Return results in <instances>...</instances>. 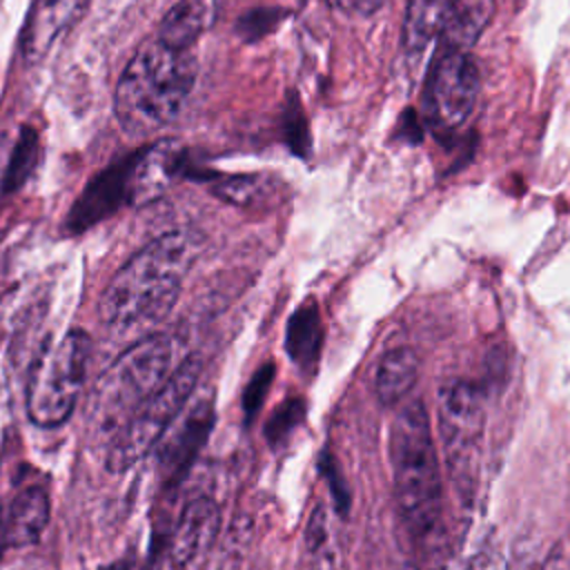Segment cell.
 I'll use <instances>...</instances> for the list:
<instances>
[{
  "instance_id": "21",
  "label": "cell",
  "mask_w": 570,
  "mask_h": 570,
  "mask_svg": "<svg viewBox=\"0 0 570 570\" xmlns=\"http://www.w3.org/2000/svg\"><path fill=\"white\" fill-rule=\"evenodd\" d=\"M303 416H305V401L298 396L285 399L265 423V439L269 441V445L276 448L285 443V439L301 425Z\"/></svg>"
},
{
  "instance_id": "17",
  "label": "cell",
  "mask_w": 570,
  "mask_h": 570,
  "mask_svg": "<svg viewBox=\"0 0 570 570\" xmlns=\"http://www.w3.org/2000/svg\"><path fill=\"white\" fill-rule=\"evenodd\" d=\"M497 0H450L443 24L448 51H468L492 20Z\"/></svg>"
},
{
  "instance_id": "7",
  "label": "cell",
  "mask_w": 570,
  "mask_h": 570,
  "mask_svg": "<svg viewBox=\"0 0 570 570\" xmlns=\"http://www.w3.org/2000/svg\"><path fill=\"white\" fill-rule=\"evenodd\" d=\"M483 403L476 385L452 379L439 390V432L450 481L470 503L479 485L481 441H483Z\"/></svg>"
},
{
  "instance_id": "22",
  "label": "cell",
  "mask_w": 570,
  "mask_h": 570,
  "mask_svg": "<svg viewBox=\"0 0 570 570\" xmlns=\"http://www.w3.org/2000/svg\"><path fill=\"white\" fill-rule=\"evenodd\" d=\"M272 381H274V365L272 363H265L261 365L254 376L249 379V383L245 385L243 390V399H240V407H243V416H245V423L249 425L254 421V416L258 414V410L263 407L265 403V396L272 387Z\"/></svg>"
},
{
  "instance_id": "11",
  "label": "cell",
  "mask_w": 570,
  "mask_h": 570,
  "mask_svg": "<svg viewBox=\"0 0 570 570\" xmlns=\"http://www.w3.org/2000/svg\"><path fill=\"white\" fill-rule=\"evenodd\" d=\"M129 156V205L134 207L160 198L187 169V149L174 138H160Z\"/></svg>"
},
{
  "instance_id": "4",
  "label": "cell",
  "mask_w": 570,
  "mask_h": 570,
  "mask_svg": "<svg viewBox=\"0 0 570 570\" xmlns=\"http://www.w3.org/2000/svg\"><path fill=\"white\" fill-rule=\"evenodd\" d=\"M176 341L167 334H147L129 345L100 374L91 416L98 428H120L180 365Z\"/></svg>"
},
{
  "instance_id": "15",
  "label": "cell",
  "mask_w": 570,
  "mask_h": 570,
  "mask_svg": "<svg viewBox=\"0 0 570 570\" xmlns=\"http://www.w3.org/2000/svg\"><path fill=\"white\" fill-rule=\"evenodd\" d=\"M220 0H178L160 20L158 40L178 47L194 49L203 33H207L218 16Z\"/></svg>"
},
{
  "instance_id": "2",
  "label": "cell",
  "mask_w": 570,
  "mask_h": 570,
  "mask_svg": "<svg viewBox=\"0 0 570 570\" xmlns=\"http://www.w3.org/2000/svg\"><path fill=\"white\" fill-rule=\"evenodd\" d=\"M196 76L194 49H178L158 38L145 42L114 91V114L122 131L145 138L167 129L185 109Z\"/></svg>"
},
{
  "instance_id": "18",
  "label": "cell",
  "mask_w": 570,
  "mask_h": 570,
  "mask_svg": "<svg viewBox=\"0 0 570 570\" xmlns=\"http://www.w3.org/2000/svg\"><path fill=\"white\" fill-rule=\"evenodd\" d=\"M419 379V356L412 347H394L383 354L374 374V392L383 405L401 403Z\"/></svg>"
},
{
  "instance_id": "1",
  "label": "cell",
  "mask_w": 570,
  "mask_h": 570,
  "mask_svg": "<svg viewBox=\"0 0 570 570\" xmlns=\"http://www.w3.org/2000/svg\"><path fill=\"white\" fill-rule=\"evenodd\" d=\"M198 254L187 232H167L140 247L107 283L98 318L118 332L163 321L176 305Z\"/></svg>"
},
{
  "instance_id": "25",
  "label": "cell",
  "mask_w": 570,
  "mask_h": 570,
  "mask_svg": "<svg viewBox=\"0 0 570 570\" xmlns=\"http://www.w3.org/2000/svg\"><path fill=\"white\" fill-rule=\"evenodd\" d=\"M539 570H570V557L568 554H563V552H550L543 561H541V566H539Z\"/></svg>"
},
{
  "instance_id": "5",
  "label": "cell",
  "mask_w": 570,
  "mask_h": 570,
  "mask_svg": "<svg viewBox=\"0 0 570 570\" xmlns=\"http://www.w3.org/2000/svg\"><path fill=\"white\" fill-rule=\"evenodd\" d=\"M89 361L91 336L85 330H69L40 350L24 396L27 416L33 425L51 430L73 414Z\"/></svg>"
},
{
  "instance_id": "13",
  "label": "cell",
  "mask_w": 570,
  "mask_h": 570,
  "mask_svg": "<svg viewBox=\"0 0 570 570\" xmlns=\"http://www.w3.org/2000/svg\"><path fill=\"white\" fill-rule=\"evenodd\" d=\"M91 0H36L22 31V56L38 62L85 13Z\"/></svg>"
},
{
  "instance_id": "6",
  "label": "cell",
  "mask_w": 570,
  "mask_h": 570,
  "mask_svg": "<svg viewBox=\"0 0 570 570\" xmlns=\"http://www.w3.org/2000/svg\"><path fill=\"white\" fill-rule=\"evenodd\" d=\"M200 367L203 365L198 356H185L174 374L165 381V385L154 392L114 432L107 450V468L111 472L129 470L131 465L142 461L154 448H158V443L185 412L196 390Z\"/></svg>"
},
{
  "instance_id": "24",
  "label": "cell",
  "mask_w": 570,
  "mask_h": 570,
  "mask_svg": "<svg viewBox=\"0 0 570 570\" xmlns=\"http://www.w3.org/2000/svg\"><path fill=\"white\" fill-rule=\"evenodd\" d=\"M334 9L347 11V13H374L383 0H327Z\"/></svg>"
},
{
  "instance_id": "23",
  "label": "cell",
  "mask_w": 570,
  "mask_h": 570,
  "mask_svg": "<svg viewBox=\"0 0 570 570\" xmlns=\"http://www.w3.org/2000/svg\"><path fill=\"white\" fill-rule=\"evenodd\" d=\"M212 189L229 203H245L256 191V178H252V176H232V178L216 176Z\"/></svg>"
},
{
  "instance_id": "3",
  "label": "cell",
  "mask_w": 570,
  "mask_h": 570,
  "mask_svg": "<svg viewBox=\"0 0 570 570\" xmlns=\"http://www.w3.org/2000/svg\"><path fill=\"white\" fill-rule=\"evenodd\" d=\"M392 488L403 525L414 539H430L443 517V481L430 416L421 401L399 410L390 430Z\"/></svg>"
},
{
  "instance_id": "19",
  "label": "cell",
  "mask_w": 570,
  "mask_h": 570,
  "mask_svg": "<svg viewBox=\"0 0 570 570\" xmlns=\"http://www.w3.org/2000/svg\"><path fill=\"white\" fill-rule=\"evenodd\" d=\"M450 0H407L405 11V49L419 53L430 45L445 24Z\"/></svg>"
},
{
  "instance_id": "12",
  "label": "cell",
  "mask_w": 570,
  "mask_h": 570,
  "mask_svg": "<svg viewBox=\"0 0 570 570\" xmlns=\"http://www.w3.org/2000/svg\"><path fill=\"white\" fill-rule=\"evenodd\" d=\"M129 165H131V156H125L111 163L109 167H105L102 171H98L87 183V187L69 209L65 220L71 234L85 232L96 223L116 214L122 205H129V198H131Z\"/></svg>"
},
{
  "instance_id": "10",
  "label": "cell",
  "mask_w": 570,
  "mask_h": 570,
  "mask_svg": "<svg viewBox=\"0 0 570 570\" xmlns=\"http://www.w3.org/2000/svg\"><path fill=\"white\" fill-rule=\"evenodd\" d=\"M220 534V510L209 497H198L189 501L171 534L167 554L176 570H205L209 554L216 548Z\"/></svg>"
},
{
  "instance_id": "8",
  "label": "cell",
  "mask_w": 570,
  "mask_h": 570,
  "mask_svg": "<svg viewBox=\"0 0 570 570\" xmlns=\"http://www.w3.org/2000/svg\"><path fill=\"white\" fill-rule=\"evenodd\" d=\"M479 69L468 51H445L432 73V111L448 127H461L479 98Z\"/></svg>"
},
{
  "instance_id": "26",
  "label": "cell",
  "mask_w": 570,
  "mask_h": 570,
  "mask_svg": "<svg viewBox=\"0 0 570 570\" xmlns=\"http://www.w3.org/2000/svg\"><path fill=\"white\" fill-rule=\"evenodd\" d=\"M0 570H47L45 563L40 559L33 557H24V559H16L7 566H0Z\"/></svg>"
},
{
  "instance_id": "14",
  "label": "cell",
  "mask_w": 570,
  "mask_h": 570,
  "mask_svg": "<svg viewBox=\"0 0 570 570\" xmlns=\"http://www.w3.org/2000/svg\"><path fill=\"white\" fill-rule=\"evenodd\" d=\"M51 517V501L42 485L22 488L0 512L4 548H31L40 541Z\"/></svg>"
},
{
  "instance_id": "20",
  "label": "cell",
  "mask_w": 570,
  "mask_h": 570,
  "mask_svg": "<svg viewBox=\"0 0 570 570\" xmlns=\"http://www.w3.org/2000/svg\"><path fill=\"white\" fill-rule=\"evenodd\" d=\"M38 134L31 127H22L11 154H9V163L4 167V176H2V189L4 191H16L24 185V180L31 176L36 163H38Z\"/></svg>"
},
{
  "instance_id": "16",
  "label": "cell",
  "mask_w": 570,
  "mask_h": 570,
  "mask_svg": "<svg viewBox=\"0 0 570 570\" xmlns=\"http://www.w3.org/2000/svg\"><path fill=\"white\" fill-rule=\"evenodd\" d=\"M323 345V325L321 314L314 301H305L287 321L285 330V350L294 365L303 372H314Z\"/></svg>"
},
{
  "instance_id": "9",
  "label": "cell",
  "mask_w": 570,
  "mask_h": 570,
  "mask_svg": "<svg viewBox=\"0 0 570 570\" xmlns=\"http://www.w3.org/2000/svg\"><path fill=\"white\" fill-rule=\"evenodd\" d=\"M212 425H214L212 399H198L171 425L169 434H165V439L158 443V476L163 488L171 490L185 479L198 452L207 443Z\"/></svg>"
},
{
  "instance_id": "27",
  "label": "cell",
  "mask_w": 570,
  "mask_h": 570,
  "mask_svg": "<svg viewBox=\"0 0 570 570\" xmlns=\"http://www.w3.org/2000/svg\"><path fill=\"white\" fill-rule=\"evenodd\" d=\"M2 548H4V543H2V534H0V550H2Z\"/></svg>"
}]
</instances>
